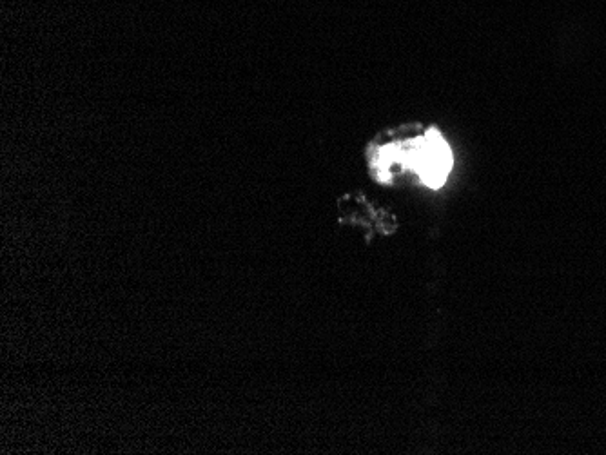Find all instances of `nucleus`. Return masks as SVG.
<instances>
[{
	"mask_svg": "<svg viewBox=\"0 0 606 455\" xmlns=\"http://www.w3.org/2000/svg\"><path fill=\"white\" fill-rule=\"evenodd\" d=\"M454 167V155L438 127L420 135L391 142L372 151V175L380 182H391L398 171H411L429 189H441Z\"/></svg>",
	"mask_w": 606,
	"mask_h": 455,
	"instance_id": "f257e3e1",
	"label": "nucleus"
}]
</instances>
